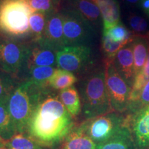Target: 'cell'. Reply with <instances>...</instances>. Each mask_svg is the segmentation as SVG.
Returning a JSON list of instances; mask_svg holds the SVG:
<instances>
[{
    "label": "cell",
    "mask_w": 149,
    "mask_h": 149,
    "mask_svg": "<svg viewBox=\"0 0 149 149\" xmlns=\"http://www.w3.org/2000/svg\"><path fill=\"white\" fill-rule=\"evenodd\" d=\"M72 117L58 97L48 96L37 106L30 120L27 131L40 145L52 146L71 132Z\"/></svg>",
    "instance_id": "obj_1"
},
{
    "label": "cell",
    "mask_w": 149,
    "mask_h": 149,
    "mask_svg": "<svg viewBox=\"0 0 149 149\" xmlns=\"http://www.w3.org/2000/svg\"><path fill=\"white\" fill-rule=\"evenodd\" d=\"M44 88L27 81L15 88L9 96L7 105L15 133L27 130L30 120L42 100Z\"/></svg>",
    "instance_id": "obj_2"
},
{
    "label": "cell",
    "mask_w": 149,
    "mask_h": 149,
    "mask_svg": "<svg viewBox=\"0 0 149 149\" xmlns=\"http://www.w3.org/2000/svg\"><path fill=\"white\" fill-rule=\"evenodd\" d=\"M81 89L83 113L87 120L115 112L108 95L104 70H94L87 75Z\"/></svg>",
    "instance_id": "obj_3"
},
{
    "label": "cell",
    "mask_w": 149,
    "mask_h": 149,
    "mask_svg": "<svg viewBox=\"0 0 149 149\" xmlns=\"http://www.w3.org/2000/svg\"><path fill=\"white\" fill-rule=\"evenodd\" d=\"M33 13L29 0H0V34L13 39L26 36Z\"/></svg>",
    "instance_id": "obj_4"
},
{
    "label": "cell",
    "mask_w": 149,
    "mask_h": 149,
    "mask_svg": "<svg viewBox=\"0 0 149 149\" xmlns=\"http://www.w3.org/2000/svg\"><path fill=\"white\" fill-rule=\"evenodd\" d=\"M120 114L117 112H112L108 114L88 119L79 128L96 144H101L130 132L126 117L124 118Z\"/></svg>",
    "instance_id": "obj_5"
},
{
    "label": "cell",
    "mask_w": 149,
    "mask_h": 149,
    "mask_svg": "<svg viewBox=\"0 0 149 149\" xmlns=\"http://www.w3.org/2000/svg\"><path fill=\"white\" fill-rule=\"evenodd\" d=\"M30 46L13 38L0 36V70L15 77L27 66Z\"/></svg>",
    "instance_id": "obj_6"
},
{
    "label": "cell",
    "mask_w": 149,
    "mask_h": 149,
    "mask_svg": "<svg viewBox=\"0 0 149 149\" xmlns=\"http://www.w3.org/2000/svg\"><path fill=\"white\" fill-rule=\"evenodd\" d=\"M113 60L105 59L106 86L113 111L122 113L128 111L131 87L115 68Z\"/></svg>",
    "instance_id": "obj_7"
},
{
    "label": "cell",
    "mask_w": 149,
    "mask_h": 149,
    "mask_svg": "<svg viewBox=\"0 0 149 149\" xmlns=\"http://www.w3.org/2000/svg\"><path fill=\"white\" fill-rule=\"evenodd\" d=\"M91 50L87 46H66L57 52V65L60 69L81 72L90 64Z\"/></svg>",
    "instance_id": "obj_8"
},
{
    "label": "cell",
    "mask_w": 149,
    "mask_h": 149,
    "mask_svg": "<svg viewBox=\"0 0 149 149\" xmlns=\"http://www.w3.org/2000/svg\"><path fill=\"white\" fill-rule=\"evenodd\" d=\"M63 15L66 46H86L91 36V24L76 11H69Z\"/></svg>",
    "instance_id": "obj_9"
},
{
    "label": "cell",
    "mask_w": 149,
    "mask_h": 149,
    "mask_svg": "<svg viewBox=\"0 0 149 149\" xmlns=\"http://www.w3.org/2000/svg\"><path fill=\"white\" fill-rule=\"evenodd\" d=\"M126 118L137 146L149 147V106L128 115Z\"/></svg>",
    "instance_id": "obj_10"
},
{
    "label": "cell",
    "mask_w": 149,
    "mask_h": 149,
    "mask_svg": "<svg viewBox=\"0 0 149 149\" xmlns=\"http://www.w3.org/2000/svg\"><path fill=\"white\" fill-rule=\"evenodd\" d=\"M42 40L57 51L66 46L63 13L55 12L47 16L45 31Z\"/></svg>",
    "instance_id": "obj_11"
},
{
    "label": "cell",
    "mask_w": 149,
    "mask_h": 149,
    "mask_svg": "<svg viewBox=\"0 0 149 149\" xmlns=\"http://www.w3.org/2000/svg\"><path fill=\"white\" fill-rule=\"evenodd\" d=\"M57 50L42 40L34 42L30 46L27 61L28 68L33 66H53L57 64Z\"/></svg>",
    "instance_id": "obj_12"
},
{
    "label": "cell",
    "mask_w": 149,
    "mask_h": 149,
    "mask_svg": "<svg viewBox=\"0 0 149 149\" xmlns=\"http://www.w3.org/2000/svg\"><path fill=\"white\" fill-rule=\"evenodd\" d=\"M113 61L119 73L131 87L135 77L131 43L120 50L115 55Z\"/></svg>",
    "instance_id": "obj_13"
},
{
    "label": "cell",
    "mask_w": 149,
    "mask_h": 149,
    "mask_svg": "<svg viewBox=\"0 0 149 149\" xmlns=\"http://www.w3.org/2000/svg\"><path fill=\"white\" fill-rule=\"evenodd\" d=\"M97 6L103 20L104 30H107L120 23V5L116 0H91Z\"/></svg>",
    "instance_id": "obj_14"
},
{
    "label": "cell",
    "mask_w": 149,
    "mask_h": 149,
    "mask_svg": "<svg viewBox=\"0 0 149 149\" xmlns=\"http://www.w3.org/2000/svg\"><path fill=\"white\" fill-rule=\"evenodd\" d=\"M61 149H97V144L79 128L72 130L66 136Z\"/></svg>",
    "instance_id": "obj_15"
},
{
    "label": "cell",
    "mask_w": 149,
    "mask_h": 149,
    "mask_svg": "<svg viewBox=\"0 0 149 149\" xmlns=\"http://www.w3.org/2000/svg\"><path fill=\"white\" fill-rule=\"evenodd\" d=\"M133 48L134 67L135 74L141 70L146 64L149 53L148 42L146 39L141 37H135L131 42Z\"/></svg>",
    "instance_id": "obj_16"
},
{
    "label": "cell",
    "mask_w": 149,
    "mask_h": 149,
    "mask_svg": "<svg viewBox=\"0 0 149 149\" xmlns=\"http://www.w3.org/2000/svg\"><path fill=\"white\" fill-rule=\"evenodd\" d=\"M75 11L90 24H96L100 20L101 13L98 6L91 0H73Z\"/></svg>",
    "instance_id": "obj_17"
},
{
    "label": "cell",
    "mask_w": 149,
    "mask_h": 149,
    "mask_svg": "<svg viewBox=\"0 0 149 149\" xmlns=\"http://www.w3.org/2000/svg\"><path fill=\"white\" fill-rule=\"evenodd\" d=\"M59 99L72 117L77 116L81 110L79 92L74 86L60 91Z\"/></svg>",
    "instance_id": "obj_18"
},
{
    "label": "cell",
    "mask_w": 149,
    "mask_h": 149,
    "mask_svg": "<svg viewBox=\"0 0 149 149\" xmlns=\"http://www.w3.org/2000/svg\"><path fill=\"white\" fill-rule=\"evenodd\" d=\"M74 73L63 69H55L53 75L48 80V85L55 90H64L70 88L77 81Z\"/></svg>",
    "instance_id": "obj_19"
},
{
    "label": "cell",
    "mask_w": 149,
    "mask_h": 149,
    "mask_svg": "<svg viewBox=\"0 0 149 149\" xmlns=\"http://www.w3.org/2000/svg\"><path fill=\"white\" fill-rule=\"evenodd\" d=\"M3 143L8 149H42V145L24 133H15Z\"/></svg>",
    "instance_id": "obj_20"
},
{
    "label": "cell",
    "mask_w": 149,
    "mask_h": 149,
    "mask_svg": "<svg viewBox=\"0 0 149 149\" xmlns=\"http://www.w3.org/2000/svg\"><path fill=\"white\" fill-rule=\"evenodd\" d=\"M15 134L7 101L0 102V140H8Z\"/></svg>",
    "instance_id": "obj_21"
},
{
    "label": "cell",
    "mask_w": 149,
    "mask_h": 149,
    "mask_svg": "<svg viewBox=\"0 0 149 149\" xmlns=\"http://www.w3.org/2000/svg\"><path fill=\"white\" fill-rule=\"evenodd\" d=\"M47 15L43 13L35 12L29 19L30 33L34 42L42 40L45 31Z\"/></svg>",
    "instance_id": "obj_22"
},
{
    "label": "cell",
    "mask_w": 149,
    "mask_h": 149,
    "mask_svg": "<svg viewBox=\"0 0 149 149\" xmlns=\"http://www.w3.org/2000/svg\"><path fill=\"white\" fill-rule=\"evenodd\" d=\"M103 35H107L113 42L125 44H130L135 38L132 31H130L121 22L111 29L103 30Z\"/></svg>",
    "instance_id": "obj_23"
},
{
    "label": "cell",
    "mask_w": 149,
    "mask_h": 149,
    "mask_svg": "<svg viewBox=\"0 0 149 149\" xmlns=\"http://www.w3.org/2000/svg\"><path fill=\"white\" fill-rule=\"evenodd\" d=\"M30 74L29 81L45 87L48 86V80L53 75L55 68L53 66H33L29 68Z\"/></svg>",
    "instance_id": "obj_24"
},
{
    "label": "cell",
    "mask_w": 149,
    "mask_h": 149,
    "mask_svg": "<svg viewBox=\"0 0 149 149\" xmlns=\"http://www.w3.org/2000/svg\"><path fill=\"white\" fill-rule=\"evenodd\" d=\"M131 133L128 132L105 142L97 144V149H134Z\"/></svg>",
    "instance_id": "obj_25"
},
{
    "label": "cell",
    "mask_w": 149,
    "mask_h": 149,
    "mask_svg": "<svg viewBox=\"0 0 149 149\" xmlns=\"http://www.w3.org/2000/svg\"><path fill=\"white\" fill-rule=\"evenodd\" d=\"M128 23L135 37H144L149 32L146 20L140 16L135 14L130 15L128 17Z\"/></svg>",
    "instance_id": "obj_26"
},
{
    "label": "cell",
    "mask_w": 149,
    "mask_h": 149,
    "mask_svg": "<svg viewBox=\"0 0 149 149\" xmlns=\"http://www.w3.org/2000/svg\"><path fill=\"white\" fill-rule=\"evenodd\" d=\"M147 106H149V81L139 93L135 100L129 104L128 111L130 112V115L134 114Z\"/></svg>",
    "instance_id": "obj_27"
},
{
    "label": "cell",
    "mask_w": 149,
    "mask_h": 149,
    "mask_svg": "<svg viewBox=\"0 0 149 149\" xmlns=\"http://www.w3.org/2000/svg\"><path fill=\"white\" fill-rule=\"evenodd\" d=\"M15 88L13 77L0 70V102L8 101Z\"/></svg>",
    "instance_id": "obj_28"
},
{
    "label": "cell",
    "mask_w": 149,
    "mask_h": 149,
    "mask_svg": "<svg viewBox=\"0 0 149 149\" xmlns=\"http://www.w3.org/2000/svg\"><path fill=\"white\" fill-rule=\"evenodd\" d=\"M126 45L128 44L113 42L105 35H103V37H102V48L104 55L106 56L105 59L113 60L118 51Z\"/></svg>",
    "instance_id": "obj_29"
},
{
    "label": "cell",
    "mask_w": 149,
    "mask_h": 149,
    "mask_svg": "<svg viewBox=\"0 0 149 149\" xmlns=\"http://www.w3.org/2000/svg\"><path fill=\"white\" fill-rule=\"evenodd\" d=\"M29 3L33 12L43 13L47 16L57 10L52 0H29Z\"/></svg>",
    "instance_id": "obj_30"
},
{
    "label": "cell",
    "mask_w": 149,
    "mask_h": 149,
    "mask_svg": "<svg viewBox=\"0 0 149 149\" xmlns=\"http://www.w3.org/2000/svg\"><path fill=\"white\" fill-rule=\"evenodd\" d=\"M140 72L142 73L143 75H144L145 79H146L147 81H149V53L148 55V58H147V60L146 61V64H145Z\"/></svg>",
    "instance_id": "obj_31"
},
{
    "label": "cell",
    "mask_w": 149,
    "mask_h": 149,
    "mask_svg": "<svg viewBox=\"0 0 149 149\" xmlns=\"http://www.w3.org/2000/svg\"><path fill=\"white\" fill-rule=\"evenodd\" d=\"M141 6L144 13L149 17V0H141Z\"/></svg>",
    "instance_id": "obj_32"
},
{
    "label": "cell",
    "mask_w": 149,
    "mask_h": 149,
    "mask_svg": "<svg viewBox=\"0 0 149 149\" xmlns=\"http://www.w3.org/2000/svg\"><path fill=\"white\" fill-rule=\"evenodd\" d=\"M52 1H53V2L54 4H55V6H56V8H57V7L59 6V3H60L61 0H52Z\"/></svg>",
    "instance_id": "obj_33"
},
{
    "label": "cell",
    "mask_w": 149,
    "mask_h": 149,
    "mask_svg": "<svg viewBox=\"0 0 149 149\" xmlns=\"http://www.w3.org/2000/svg\"><path fill=\"white\" fill-rule=\"evenodd\" d=\"M0 149H8L6 146L3 144V141H0Z\"/></svg>",
    "instance_id": "obj_34"
},
{
    "label": "cell",
    "mask_w": 149,
    "mask_h": 149,
    "mask_svg": "<svg viewBox=\"0 0 149 149\" xmlns=\"http://www.w3.org/2000/svg\"><path fill=\"white\" fill-rule=\"evenodd\" d=\"M126 1H128V3H133V4H134V3H136L138 2L139 0H126Z\"/></svg>",
    "instance_id": "obj_35"
},
{
    "label": "cell",
    "mask_w": 149,
    "mask_h": 149,
    "mask_svg": "<svg viewBox=\"0 0 149 149\" xmlns=\"http://www.w3.org/2000/svg\"><path fill=\"white\" fill-rule=\"evenodd\" d=\"M144 38H145L147 41H148V45H149V32H148V34H147V35H146V36H145V37H144Z\"/></svg>",
    "instance_id": "obj_36"
},
{
    "label": "cell",
    "mask_w": 149,
    "mask_h": 149,
    "mask_svg": "<svg viewBox=\"0 0 149 149\" xmlns=\"http://www.w3.org/2000/svg\"><path fill=\"white\" fill-rule=\"evenodd\" d=\"M0 141H1V140H0Z\"/></svg>",
    "instance_id": "obj_37"
}]
</instances>
